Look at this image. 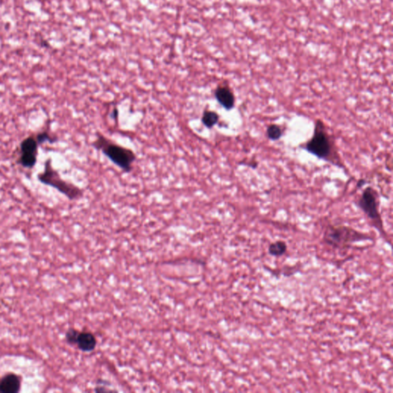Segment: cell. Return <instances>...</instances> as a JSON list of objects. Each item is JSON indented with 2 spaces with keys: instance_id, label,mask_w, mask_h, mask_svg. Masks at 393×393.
I'll use <instances>...</instances> for the list:
<instances>
[{
  "instance_id": "cell-7",
  "label": "cell",
  "mask_w": 393,
  "mask_h": 393,
  "mask_svg": "<svg viewBox=\"0 0 393 393\" xmlns=\"http://www.w3.org/2000/svg\"><path fill=\"white\" fill-rule=\"evenodd\" d=\"M214 96L219 104L225 109L230 111L235 106V96L231 89L226 85H220L214 91Z\"/></svg>"
},
{
  "instance_id": "cell-6",
  "label": "cell",
  "mask_w": 393,
  "mask_h": 393,
  "mask_svg": "<svg viewBox=\"0 0 393 393\" xmlns=\"http://www.w3.org/2000/svg\"><path fill=\"white\" fill-rule=\"evenodd\" d=\"M39 145L36 137L32 136L22 140L20 143V154L18 164L24 168H33L37 163Z\"/></svg>"
},
{
  "instance_id": "cell-4",
  "label": "cell",
  "mask_w": 393,
  "mask_h": 393,
  "mask_svg": "<svg viewBox=\"0 0 393 393\" xmlns=\"http://www.w3.org/2000/svg\"><path fill=\"white\" fill-rule=\"evenodd\" d=\"M369 239L364 233L347 226H335L330 225L327 227L323 234V240L326 244L336 249H344L357 241Z\"/></svg>"
},
{
  "instance_id": "cell-1",
  "label": "cell",
  "mask_w": 393,
  "mask_h": 393,
  "mask_svg": "<svg viewBox=\"0 0 393 393\" xmlns=\"http://www.w3.org/2000/svg\"><path fill=\"white\" fill-rule=\"evenodd\" d=\"M302 148L319 159L327 161L342 168L344 167L338 153L335 140L321 119L316 121L314 135Z\"/></svg>"
},
{
  "instance_id": "cell-15",
  "label": "cell",
  "mask_w": 393,
  "mask_h": 393,
  "mask_svg": "<svg viewBox=\"0 0 393 393\" xmlns=\"http://www.w3.org/2000/svg\"><path fill=\"white\" fill-rule=\"evenodd\" d=\"M365 184V181L364 180H360L359 181L358 187H362V186H363L364 184Z\"/></svg>"
},
{
  "instance_id": "cell-13",
  "label": "cell",
  "mask_w": 393,
  "mask_h": 393,
  "mask_svg": "<svg viewBox=\"0 0 393 393\" xmlns=\"http://www.w3.org/2000/svg\"><path fill=\"white\" fill-rule=\"evenodd\" d=\"M35 137H36V139H37L38 142L40 145L46 142L52 144V143H55L57 141L56 137H52L48 132H40V133L38 134L37 136H35Z\"/></svg>"
},
{
  "instance_id": "cell-14",
  "label": "cell",
  "mask_w": 393,
  "mask_h": 393,
  "mask_svg": "<svg viewBox=\"0 0 393 393\" xmlns=\"http://www.w3.org/2000/svg\"><path fill=\"white\" fill-rule=\"evenodd\" d=\"M78 333H79V331L76 330V329H69V330L67 331L66 333H65V339H66V341L68 342V343H69L70 345H76Z\"/></svg>"
},
{
  "instance_id": "cell-9",
  "label": "cell",
  "mask_w": 393,
  "mask_h": 393,
  "mask_svg": "<svg viewBox=\"0 0 393 393\" xmlns=\"http://www.w3.org/2000/svg\"><path fill=\"white\" fill-rule=\"evenodd\" d=\"M76 346L82 352H91L96 348V337L91 333L86 332V331L80 332L79 331Z\"/></svg>"
},
{
  "instance_id": "cell-12",
  "label": "cell",
  "mask_w": 393,
  "mask_h": 393,
  "mask_svg": "<svg viewBox=\"0 0 393 393\" xmlns=\"http://www.w3.org/2000/svg\"><path fill=\"white\" fill-rule=\"evenodd\" d=\"M284 131L281 126L276 124H270L267 127V137L271 141H277L282 137Z\"/></svg>"
},
{
  "instance_id": "cell-8",
  "label": "cell",
  "mask_w": 393,
  "mask_h": 393,
  "mask_svg": "<svg viewBox=\"0 0 393 393\" xmlns=\"http://www.w3.org/2000/svg\"><path fill=\"white\" fill-rule=\"evenodd\" d=\"M22 380L15 373H8L0 379V393H17L21 390Z\"/></svg>"
},
{
  "instance_id": "cell-2",
  "label": "cell",
  "mask_w": 393,
  "mask_h": 393,
  "mask_svg": "<svg viewBox=\"0 0 393 393\" xmlns=\"http://www.w3.org/2000/svg\"><path fill=\"white\" fill-rule=\"evenodd\" d=\"M96 150L100 151L106 158L124 171L132 172L137 155L132 149H127L113 142L102 134H96V139L91 144Z\"/></svg>"
},
{
  "instance_id": "cell-3",
  "label": "cell",
  "mask_w": 393,
  "mask_h": 393,
  "mask_svg": "<svg viewBox=\"0 0 393 393\" xmlns=\"http://www.w3.org/2000/svg\"><path fill=\"white\" fill-rule=\"evenodd\" d=\"M37 178L40 183L57 190L69 200H78L83 196V191L80 187L61 178L60 173L52 166L51 158H48L45 162L44 170L39 173Z\"/></svg>"
},
{
  "instance_id": "cell-10",
  "label": "cell",
  "mask_w": 393,
  "mask_h": 393,
  "mask_svg": "<svg viewBox=\"0 0 393 393\" xmlns=\"http://www.w3.org/2000/svg\"><path fill=\"white\" fill-rule=\"evenodd\" d=\"M220 120V116L216 111L212 110L205 109L201 117V122L208 129H212Z\"/></svg>"
},
{
  "instance_id": "cell-5",
  "label": "cell",
  "mask_w": 393,
  "mask_h": 393,
  "mask_svg": "<svg viewBox=\"0 0 393 393\" xmlns=\"http://www.w3.org/2000/svg\"><path fill=\"white\" fill-rule=\"evenodd\" d=\"M357 205L373 223V226L381 234L385 235L383 222L379 212V196L377 190L371 186L365 187L359 199Z\"/></svg>"
},
{
  "instance_id": "cell-11",
  "label": "cell",
  "mask_w": 393,
  "mask_h": 393,
  "mask_svg": "<svg viewBox=\"0 0 393 393\" xmlns=\"http://www.w3.org/2000/svg\"><path fill=\"white\" fill-rule=\"evenodd\" d=\"M287 251V244L284 241H276L268 247V252L273 257H280Z\"/></svg>"
}]
</instances>
